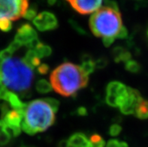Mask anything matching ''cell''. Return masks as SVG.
<instances>
[{
  "instance_id": "obj_1",
  "label": "cell",
  "mask_w": 148,
  "mask_h": 147,
  "mask_svg": "<svg viewBox=\"0 0 148 147\" xmlns=\"http://www.w3.org/2000/svg\"><path fill=\"white\" fill-rule=\"evenodd\" d=\"M0 73L1 81L7 89L19 92L23 98L29 94L33 82V69L24 60L17 57L8 59L2 62Z\"/></svg>"
},
{
  "instance_id": "obj_2",
  "label": "cell",
  "mask_w": 148,
  "mask_h": 147,
  "mask_svg": "<svg viewBox=\"0 0 148 147\" xmlns=\"http://www.w3.org/2000/svg\"><path fill=\"white\" fill-rule=\"evenodd\" d=\"M51 84L56 92L62 96H71L88 84V76L80 66L66 62L52 71Z\"/></svg>"
},
{
  "instance_id": "obj_3",
  "label": "cell",
  "mask_w": 148,
  "mask_h": 147,
  "mask_svg": "<svg viewBox=\"0 0 148 147\" xmlns=\"http://www.w3.org/2000/svg\"><path fill=\"white\" fill-rule=\"evenodd\" d=\"M55 113L45 99L32 101L26 104L24 109L21 129L29 135L43 132L53 125Z\"/></svg>"
},
{
  "instance_id": "obj_4",
  "label": "cell",
  "mask_w": 148,
  "mask_h": 147,
  "mask_svg": "<svg viewBox=\"0 0 148 147\" xmlns=\"http://www.w3.org/2000/svg\"><path fill=\"white\" fill-rule=\"evenodd\" d=\"M123 21L120 11L108 8H101L91 16L90 27L91 32L97 37L114 38L123 27Z\"/></svg>"
},
{
  "instance_id": "obj_5",
  "label": "cell",
  "mask_w": 148,
  "mask_h": 147,
  "mask_svg": "<svg viewBox=\"0 0 148 147\" xmlns=\"http://www.w3.org/2000/svg\"><path fill=\"white\" fill-rule=\"evenodd\" d=\"M28 8L26 0H0V21H17L23 17Z\"/></svg>"
},
{
  "instance_id": "obj_6",
  "label": "cell",
  "mask_w": 148,
  "mask_h": 147,
  "mask_svg": "<svg viewBox=\"0 0 148 147\" xmlns=\"http://www.w3.org/2000/svg\"><path fill=\"white\" fill-rule=\"evenodd\" d=\"M129 96L128 87L122 83L113 81L106 88V103L113 107H121Z\"/></svg>"
},
{
  "instance_id": "obj_7",
  "label": "cell",
  "mask_w": 148,
  "mask_h": 147,
  "mask_svg": "<svg viewBox=\"0 0 148 147\" xmlns=\"http://www.w3.org/2000/svg\"><path fill=\"white\" fill-rule=\"evenodd\" d=\"M33 24L41 32L53 30L58 27V21L54 14L48 11H43L38 14L33 21Z\"/></svg>"
},
{
  "instance_id": "obj_8",
  "label": "cell",
  "mask_w": 148,
  "mask_h": 147,
  "mask_svg": "<svg viewBox=\"0 0 148 147\" xmlns=\"http://www.w3.org/2000/svg\"><path fill=\"white\" fill-rule=\"evenodd\" d=\"M68 2L76 11L81 14H90L95 13L101 7L102 1H80V0H69Z\"/></svg>"
},
{
  "instance_id": "obj_9",
  "label": "cell",
  "mask_w": 148,
  "mask_h": 147,
  "mask_svg": "<svg viewBox=\"0 0 148 147\" xmlns=\"http://www.w3.org/2000/svg\"><path fill=\"white\" fill-rule=\"evenodd\" d=\"M128 91H129V96L127 100L124 103L123 105L120 107V109L122 113L125 115H131V114H135V110L143 98L141 97V94L137 90L128 87Z\"/></svg>"
},
{
  "instance_id": "obj_10",
  "label": "cell",
  "mask_w": 148,
  "mask_h": 147,
  "mask_svg": "<svg viewBox=\"0 0 148 147\" xmlns=\"http://www.w3.org/2000/svg\"><path fill=\"white\" fill-rule=\"evenodd\" d=\"M38 38L36 31L28 23L23 24L18 28L15 36L14 41H17L21 45H27L31 41Z\"/></svg>"
},
{
  "instance_id": "obj_11",
  "label": "cell",
  "mask_w": 148,
  "mask_h": 147,
  "mask_svg": "<svg viewBox=\"0 0 148 147\" xmlns=\"http://www.w3.org/2000/svg\"><path fill=\"white\" fill-rule=\"evenodd\" d=\"M23 118V113L17 110H9L7 113L2 117V120L5 124L8 126L14 128H21L22 119Z\"/></svg>"
},
{
  "instance_id": "obj_12",
  "label": "cell",
  "mask_w": 148,
  "mask_h": 147,
  "mask_svg": "<svg viewBox=\"0 0 148 147\" xmlns=\"http://www.w3.org/2000/svg\"><path fill=\"white\" fill-rule=\"evenodd\" d=\"M67 141L68 147H92L90 139L81 132L73 134Z\"/></svg>"
},
{
  "instance_id": "obj_13",
  "label": "cell",
  "mask_w": 148,
  "mask_h": 147,
  "mask_svg": "<svg viewBox=\"0 0 148 147\" xmlns=\"http://www.w3.org/2000/svg\"><path fill=\"white\" fill-rule=\"evenodd\" d=\"M2 100L5 101L6 102L8 103L10 106L13 108V110L21 112L23 113L26 104L21 101L17 94H15L13 92L8 91Z\"/></svg>"
},
{
  "instance_id": "obj_14",
  "label": "cell",
  "mask_w": 148,
  "mask_h": 147,
  "mask_svg": "<svg viewBox=\"0 0 148 147\" xmlns=\"http://www.w3.org/2000/svg\"><path fill=\"white\" fill-rule=\"evenodd\" d=\"M112 56L116 62H127L132 59V54L122 47H116L112 50Z\"/></svg>"
},
{
  "instance_id": "obj_15",
  "label": "cell",
  "mask_w": 148,
  "mask_h": 147,
  "mask_svg": "<svg viewBox=\"0 0 148 147\" xmlns=\"http://www.w3.org/2000/svg\"><path fill=\"white\" fill-rule=\"evenodd\" d=\"M28 66H29L32 69L35 68H38L41 65V61L37 54L33 50H29L26 52L25 57L23 59Z\"/></svg>"
},
{
  "instance_id": "obj_16",
  "label": "cell",
  "mask_w": 148,
  "mask_h": 147,
  "mask_svg": "<svg viewBox=\"0 0 148 147\" xmlns=\"http://www.w3.org/2000/svg\"><path fill=\"white\" fill-rule=\"evenodd\" d=\"M134 115L140 119H148V101L142 98L138 105Z\"/></svg>"
},
{
  "instance_id": "obj_17",
  "label": "cell",
  "mask_w": 148,
  "mask_h": 147,
  "mask_svg": "<svg viewBox=\"0 0 148 147\" xmlns=\"http://www.w3.org/2000/svg\"><path fill=\"white\" fill-rule=\"evenodd\" d=\"M80 67L82 69V71L88 76L90 74H92L94 70H95V68H96L95 62L90 56H84L82 60V63H81V65Z\"/></svg>"
},
{
  "instance_id": "obj_18",
  "label": "cell",
  "mask_w": 148,
  "mask_h": 147,
  "mask_svg": "<svg viewBox=\"0 0 148 147\" xmlns=\"http://www.w3.org/2000/svg\"><path fill=\"white\" fill-rule=\"evenodd\" d=\"M36 90L38 92L41 94H46L51 92L53 88L51 84L45 79H41L38 80L36 83Z\"/></svg>"
},
{
  "instance_id": "obj_19",
  "label": "cell",
  "mask_w": 148,
  "mask_h": 147,
  "mask_svg": "<svg viewBox=\"0 0 148 147\" xmlns=\"http://www.w3.org/2000/svg\"><path fill=\"white\" fill-rule=\"evenodd\" d=\"M33 50L36 52V53L37 54V56H38L39 59L47 57V56H51V53H52V49H51V47L48 46V45L41 43V42Z\"/></svg>"
},
{
  "instance_id": "obj_20",
  "label": "cell",
  "mask_w": 148,
  "mask_h": 147,
  "mask_svg": "<svg viewBox=\"0 0 148 147\" xmlns=\"http://www.w3.org/2000/svg\"><path fill=\"white\" fill-rule=\"evenodd\" d=\"M125 68L131 73H138L141 71V67L137 61L131 59L125 63Z\"/></svg>"
},
{
  "instance_id": "obj_21",
  "label": "cell",
  "mask_w": 148,
  "mask_h": 147,
  "mask_svg": "<svg viewBox=\"0 0 148 147\" xmlns=\"http://www.w3.org/2000/svg\"><path fill=\"white\" fill-rule=\"evenodd\" d=\"M92 144V147H105V143L100 135L97 134H92L90 138Z\"/></svg>"
},
{
  "instance_id": "obj_22",
  "label": "cell",
  "mask_w": 148,
  "mask_h": 147,
  "mask_svg": "<svg viewBox=\"0 0 148 147\" xmlns=\"http://www.w3.org/2000/svg\"><path fill=\"white\" fill-rule=\"evenodd\" d=\"M36 14H37V8L36 6L32 5L30 8H28L23 17L28 21H33L35 17H36Z\"/></svg>"
},
{
  "instance_id": "obj_23",
  "label": "cell",
  "mask_w": 148,
  "mask_h": 147,
  "mask_svg": "<svg viewBox=\"0 0 148 147\" xmlns=\"http://www.w3.org/2000/svg\"><path fill=\"white\" fill-rule=\"evenodd\" d=\"M106 147H129L127 143L120 141L116 139H111L106 144Z\"/></svg>"
},
{
  "instance_id": "obj_24",
  "label": "cell",
  "mask_w": 148,
  "mask_h": 147,
  "mask_svg": "<svg viewBox=\"0 0 148 147\" xmlns=\"http://www.w3.org/2000/svg\"><path fill=\"white\" fill-rule=\"evenodd\" d=\"M122 131V127L119 124H113L110 126L108 130L109 134L111 137H116L121 133Z\"/></svg>"
},
{
  "instance_id": "obj_25",
  "label": "cell",
  "mask_w": 148,
  "mask_h": 147,
  "mask_svg": "<svg viewBox=\"0 0 148 147\" xmlns=\"http://www.w3.org/2000/svg\"><path fill=\"white\" fill-rule=\"evenodd\" d=\"M11 29H12V23L11 21H8V20L0 21V30H2V32H9Z\"/></svg>"
},
{
  "instance_id": "obj_26",
  "label": "cell",
  "mask_w": 148,
  "mask_h": 147,
  "mask_svg": "<svg viewBox=\"0 0 148 147\" xmlns=\"http://www.w3.org/2000/svg\"><path fill=\"white\" fill-rule=\"evenodd\" d=\"M44 99H45V101L51 106V107L52 108L53 110H54L55 112H56L58 110L59 107H60V102H59V101H57L55 98H46Z\"/></svg>"
},
{
  "instance_id": "obj_27",
  "label": "cell",
  "mask_w": 148,
  "mask_h": 147,
  "mask_svg": "<svg viewBox=\"0 0 148 147\" xmlns=\"http://www.w3.org/2000/svg\"><path fill=\"white\" fill-rule=\"evenodd\" d=\"M11 137L9 134L6 133L5 131H2L0 133V146H5L7 145L11 140Z\"/></svg>"
},
{
  "instance_id": "obj_28",
  "label": "cell",
  "mask_w": 148,
  "mask_h": 147,
  "mask_svg": "<svg viewBox=\"0 0 148 147\" xmlns=\"http://www.w3.org/2000/svg\"><path fill=\"white\" fill-rule=\"evenodd\" d=\"M69 23H70V24H71V26H72V28H73L75 30H76L79 34L84 35V36L87 35L86 31H85L84 29L81 28V26H80V25H79L77 22H75V21H73V20H71V21H69Z\"/></svg>"
},
{
  "instance_id": "obj_29",
  "label": "cell",
  "mask_w": 148,
  "mask_h": 147,
  "mask_svg": "<svg viewBox=\"0 0 148 147\" xmlns=\"http://www.w3.org/2000/svg\"><path fill=\"white\" fill-rule=\"evenodd\" d=\"M95 62V66H96V68H99V69H101L104 68L107 66L108 65V60L105 59V58H99V59H96Z\"/></svg>"
},
{
  "instance_id": "obj_30",
  "label": "cell",
  "mask_w": 148,
  "mask_h": 147,
  "mask_svg": "<svg viewBox=\"0 0 148 147\" xmlns=\"http://www.w3.org/2000/svg\"><path fill=\"white\" fill-rule=\"evenodd\" d=\"M21 46H22V45H21V44L18 43L17 41L14 40V41L10 44L9 46L8 47V50H9L12 53H14L15 51H17V50H19V49L21 48Z\"/></svg>"
},
{
  "instance_id": "obj_31",
  "label": "cell",
  "mask_w": 148,
  "mask_h": 147,
  "mask_svg": "<svg viewBox=\"0 0 148 147\" xmlns=\"http://www.w3.org/2000/svg\"><path fill=\"white\" fill-rule=\"evenodd\" d=\"M104 4H105L104 7L108 8H111V9L115 10V11H120L118 5H117V4L115 2H113V1H105V2H104Z\"/></svg>"
},
{
  "instance_id": "obj_32",
  "label": "cell",
  "mask_w": 148,
  "mask_h": 147,
  "mask_svg": "<svg viewBox=\"0 0 148 147\" xmlns=\"http://www.w3.org/2000/svg\"><path fill=\"white\" fill-rule=\"evenodd\" d=\"M37 71L41 75H47L49 71V66L46 64H41L37 68Z\"/></svg>"
},
{
  "instance_id": "obj_33",
  "label": "cell",
  "mask_w": 148,
  "mask_h": 147,
  "mask_svg": "<svg viewBox=\"0 0 148 147\" xmlns=\"http://www.w3.org/2000/svg\"><path fill=\"white\" fill-rule=\"evenodd\" d=\"M128 37V30L126 27L123 26L121 30L120 31L119 34L116 36V38H120V39H124Z\"/></svg>"
},
{
  "instance_id": "obj_34",
  "label": "cell",
  "mask_w": 148,
  "mask_h": 147,
  "mask_svg": "<svg viewBox=\"0 0 148 147\" xmlns=\"http://www.w3.org/2000/svg\"><path fill=\"white\" fill-rule=\"evenodd\" d=\"M114 40V38H103L102 41H103V44L105 47H109L110 45L112 44Z\"/></svg>"
},
{
  "instance_id": "obj_35",
  "label": "cell",
  "mask_w": 148,
  "mask_h": 147,
  "mask_svg": "<svg viewBox=\"0 0 148 147\" xmlns=\"http://www.w3.org/2000/svg\"><path fill=\"white\" fill-rule=\"evenodd\" d=\"M77 113L78 116H84L87 115V110L84 107H81L77 108Z\"/></svg>"
},
{
  "instance_id": "obj_36",
  "label": "cell",
  "mask_w": 148,
  "mask_h": 147,
  "mask_svg": "<svg viewBox=\"0 0 148 147\" xmlns=\"http://www.w3.org/2000/svg\"><path fill=\"white\" fill-rule=\"evenodd\" d=\"M57 147H68L67 140H62L58 144Z\"/></svg>"
},
{
  "instance_id": "obj_37",
  "label": "cell",
  "mask_w": 148,
  "mask_h": 147,
  "mask_svg": "<svg viewBox=\"0 0 148 147\" xmlns=\"http://www.w3.org/2000/svg\"><path fill=\"white\" fill-rule=\"evenodd\" d=\"M56 3V1H49L48 4L49 5H54Z\"/></svg>"
},
{
  "instance_id": "obj_38",
  "label": "cell",
  "mask_w": 148,
  "mask_h": 147,
  "mask_svg": "<svg viewBox=\"0 0 148 147\" xmlns=\"http://www.w3.org/2000/svg\"><path fill=\"white\" fill-rule=\"evenodd\" d=\"M21 147H29V146H22Z\"/></svg>"
},
{
  "instance_id": "obj_39",
  "label": "cell",
  "mask_w": 148,
  "mask_h": 147,
  "mask_svg": "<svg viewBox=\"0 0 148 147\" xmlns=\"http://www.w3.org/2000/svg\"><path fill=\"white\" fill-rule=\"evenodd\" d=\"M1 68V67H0ZM0 80H1V73H0Z\"/></svg>"
},
{
  "instance_id": "obj_40",
  "label": "cell",
  "mask_w": 148,
  "mask_h": 147,
  "mask_svg": "<svg viewBox=\"0 0 148 147\" xmlns=\"http://www.w3.org/2000/svg\"><path fill=\"white\" fill-rule=\"evenodd\" d=\"M147 36H148V31H147Z\"/></svg>"
}]
</instances>
